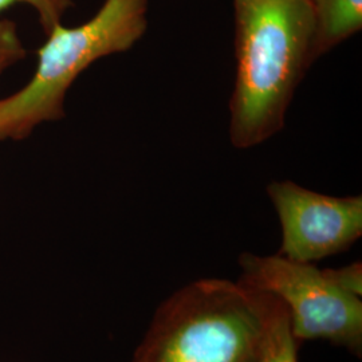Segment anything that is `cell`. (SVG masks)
I'll return each mask as SVG.
<instances>
[{
	"instance_id": "obj_1",
	"label": "cell",
	"mask_w": 362,
	"mask_h": 362,
	"mask_svg": "<svg viewBox=\"0 0 362 362\" xmlns=\"http://www.w3.org/2000/svg\"><path fill=\"white\" fill-rule=\"evenodd\" d=\"M236 78L230 140L238 149L284 129L287 107L314 55L309 0H233Z\"/></svg>"
},
{
	"instance_id": "obj_2",
	"label": "cell",
	"mask_w": 362,
	"mask_h": 362,
	"mask_svg": "<svg viewBox=\"0 0 362 362\" xmlns=\"http://www.w3.org/2000/svg\"><path fill=\"white\" fill-rule=\"evenodd\" d=\"M274 306L239 282L194 281L156 310L132 362H259Z\"/></svg>"
},
{
	"instance_id": "obj_3",
	"label": "cell",
	"mask_w": 362,
	"mask_h": 362,
	"mask_svg": "<svg viewBox=\"0 0 362 362\" xmlns=\"http://www.w3.org/2000/svg\"><path fill=\"white\" fill-rule=\"evenodd\" d=\"M148 0H105L88 22L54 27L37 52L34 76L0 98V141L25 140L40 125L65 117L71 85L98 59L130 50L148 30Z\"/></svg>"
},
{
	"instance_id": "obj_4",
	"label": "cell",
	"mask_w": 362,
	"mask_h": 362,
	"mask_svg": "<svg viewBox=\"0 0 362 362\" xmlns=\"http://www.w3.org/2000/svg\"><path fill=\"white\" fill-rule=\"evenodd\" d=\"M239 263V284L281 300L297 341L325 339L361 354V298L339 288L326 270L279 254L246 252Z\"/></svg>"
},
{
	"instance_id": "obj_5",
	"label": "cell",
	"mask_w": 362,
	"mask_h": 362,
	"mask_svg": "<svg viewBox=\"0 0 362 362\" xmlns=\"http://www.w3.org/2000/svg\"><path fill=\"white\" fill-rule=\"evenodd\" d=\"M282 227L279 255L314 263L348 250L362 235V197H334L293 181L267 187Z\"/></svg>"
},
{
	"instance_id": "obj_6",
	"label": "cell",
	"mask_w": 362,
	"mask_h": 362,
	"mask_svg": "<svg viewBox=\"0 0 362 362\" xmlns=\"http://www.w3.org/2000/svg\"><path fill=\"white\" fill-rule=\"evenodd\" d=\"M314 13V55L320 58L362 27V0H309Z\"/></svg>"
},
{
	"instance_id": "obj_7",
	"label": "cell",
	"mask_w": 362,
	"mask_h": 362,
	"mask_svg": "<svg viewBox=\"0 0 362 362\" xmlns=\"http://www.w3.org/2000/svg\"><path fill=\"white\" fill-rule=\"evenodd\" d=\"M298 341L293 334L288 313L275 298L272 321L267 329L259 362H298Z\"/></svg>"
},
{
	"instance_id": "obj_8",
	"label": "cell",
	"mask_w": 362,
	"mask_h": 362,
	"mask_svg": "<svg viewBox=\"0 0 362 362\" xmlns=\"http://www.w3.org/2000/svg\"><path fill=\"white\" fill-rule=\"evenodd\" d=\"M18 3H25L35 10L45 35L61 25L65 13L74 7L73 0H0V13Z\"/></svg>"
},
{
	"instance_id": "obj_9",
	"label": "cell",
	"mask_w": 362,
	"mask_h": 362,
	"mask_svg": "<svg viewBox=\"0 0 362 362\" xmlns=\"http://www.w3.org/2000/svg\"><path fill=\"white\" fill-rule=\"evenodd\" d=\"M27 52L18 27L10 19L0 18V76L26 58Z\"/></svg>"
},
{
	"instance_id": "obj_10",
	"label": "cell",
	"mask_w": 362,
	"mask_h": 362,
	"mask_svg": "<svg viewBox=\"0 0 362 362\" xmlns=\"http://www.w3.org/2000/svg\"><path fill=\"white\" fill-rule=\"evenodd\" d=\"M339 288L349 293L354 297L361 298L362 294V266L360 262L351 263L338 270H326Z\"/></svg>"
}]
</instances>
